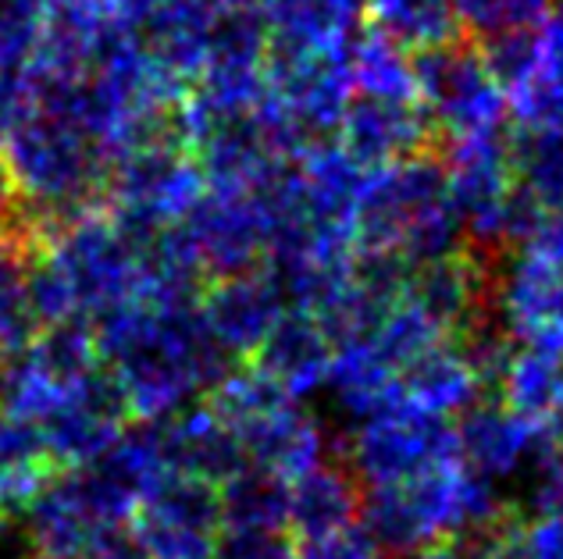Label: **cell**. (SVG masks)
I'll return each mask as SVG.
<instances>
[{"label": "cell", "mask_w": 563, "mask_h": 559, "mask_svg": "<svg viewBox=\"0 0 563 559\" xmlns=\"http://www.w3.org/2000/svg\"><path fill=\"white\" fill-rule=\"evenodd\" d=\"M100 364L118 381L129 421L161 424L179 414L229 371L225 357L207 335L197 303H122L93 317Z\"/></svg>", "instance_id": "6da1fadb"}, {"label": "cell", "mask_w": 563, "mask_h": 559, "mask_svg": "<svg viewBox=\"0 0 563 559\" xmlns=\"http://www.w3.org/2000/svg\"><path fill=\"white\" fill-rule=\"evenodd\" d=\"M461 239L464 222L435 154L367 168L357 211H353L357 254L399 257L413 268L421 260L456 254Z\"/></svg>", "instance_id": "7a4b0ae2"}, {"label": "cell", "mask_w": 563, "mask_h": 559, "mask_svg": "<svg viewBox=\"0 0 563 559\" xmlns=\"http://www.w3.org/2000/svg\"><path fill=\"white\" fill-rule=\"evenodd\" d=\"M503 517L493 481L461 460L439 463L418 478L361 489L357 527L385 556H413L442 538H464Z\"/></svg>", "instance_id": "3957f363"}, {"label": "cell", "mask_w": 563, "mask_h": 559, "mask_svg": "<svg viewBox=\"0 0 563 559\" xmlns=\"http://www.w3.org/2000/svg\"><path fill=\"white\" fill-rule=\"evenodd\" d=\"M0 157H4L22 203L40 217L57 222L86 203L103 200L108 165L90 136L62 114H25L8 132Z\"/></svg>", "instance_id": "277c9868"}, {"label": "cell", "mask_w": 563, "mask_h": 559, "mask_svg": "<svg viewBox=\"0 0 563 559\" xmlns=\"http://www.w3.org/2000/svg\"><path fill=\"white\" fill-rule=\"evenodd\" d=\"M33 239L36 249H47L62 264L82 317L143 300V249L118 228L103 200L57 222L33 214Z\"/></svg>", "instance_id": "5b68a950"}, {"label": "cell", "mask_w": 563, "mask_h": 559, "mask_svg": "<svg viewBox=\"0 0 563 559\" xmlns=\"http://www.w3.org/2000/svg\"><path fill=\"white\" fill-rule=\"evenodd\" d=\"M203 193L207 179L197 157L175 136L132 146L103 175V203L136 246L161 228L179 225Z\"/></svg>", "instance_id": "8992f818"}, {"label": "cell", "mask_w": 563, "mask_h": 559, "mask_svg": "<svg viewBox=\"0 0 563 559\" xmlns=\"http://www.w3.org/2000/svg\"><path fill=\"white\" fill-rule=\"evenodd\" d=\"M410 68L418 104L424 108L435 136L461 139L507 125V93L493 79L474 40L461 36L442 47L410 54Z\"/></svg>", "instance_id": "52a82bcc"}, {"label": "cell", "mask_w": 563, "mask_h": 559, "mask_svg": "<svg viewBox=\"0 0 563 559\" xmlns=\"http://www.w3.org/2000/svg\"><path fill=\"white\" fill-rule=\"evenodd\" d=\"M450 460H461L453 421L396 400L361 421L346 467L361 481V489H382Z\"/></svg>", "instance_id": "ba28073f"}, {"label": "cell", "mask_w": 563, "mask_h": 559, "mask_svg": "<svg viewBox=\"0 0 563 559\" xmlns=\"http://www.w3.org/2000/svg\"><path fill=\"white\" fill-rule=\"evenodd\" d=\"M29 546L51 559H76L97 535L125 527L132 506L93 467H62L22 513Z\"/></svg>", "instance_id": "9c48e42d"}, {"label": "cell", "mask_w": 563, "mask_h": 559, "mask_svg": "<svg viewBox=\"0 0 563 559\" xmlns=\"http://www.w3.org/2000/svg\"><path fill=\"white\" fill-rule=\"evenodd\" d=\"M439 160L446 171L450 197L461 211L464 235H474L482 246H503V217L517 189L510 132L493 128L446 139Z\"/></svg>", "instance_id": "30bf717a"}, {"label": "cell", "mask_w": 563, "mask_h": 559, "mask_svg": "<svg viewBox=\"0 0 563 559\" xmlns=\"http://www.w3.org/2000/svg\"><path fill=\"white\" fill-rule=\"evenodd\" d=\"M125 527L146 559H211L221 535L218 484L168 474Z\"/></svg>", "instance_id": "8fae6325"}, {"label": "cell", "mask_w": 563, "mask_h": 559, "mask_svg": "<svg viewBox=\"0 0 563 559\" xmlns=\"http://www.w3.org/2000/svg\"><path fill=\"white\" fill-rule=\"evenodd\" d=\"M264 76H268V97L303 132L307 143L329 139V132H335L339 118H343L353 97L346 51L318 54L268 47Z\"/></svg>", "instance_id": "7c38bea8"}, {"label": "cell", "mask_w": 563, "mask_h": 559, "mask_svg": "<svg viewBox=\"0 0 563 559\" xmlns=\"http://www.w3.org/2000/svg\"><path fill=\"white\" fill-rule=\"evenodd\" d=\"M183 228L207 278L257 268L268 246V222L250 189H207Z\"/></svg>", "instance_id": "4fadbf2b"}, {"label": "cell", "mask_w": 563, "mask_h": 559, "mask_svg": "<svg viewBox=\"0 0 563 559\" xmlns=\"http://www.w3.org/2000/svg\"><path fill=\"white\" fill-rule=\"evenodd\" d=\"M282 311H286V297L272 271L261 268L207 278L197 300V314L211 343L232 360L254 357Z\"/></svg>", "instance_id": "5bb4252c"}, {"label": "cell", "mask_w": 563, "mask_h": 559, "mask_svg": "<svg viewBox=\"0 0 563 559\" xmlns=\"http://www.w3.org/2000/svg\"><path fill=\"white\" fill-rule=\"evenodd\" d=\"M129 424V410L108 367H93L68 389L62 406L40 424L51 460L62 467H86L108 449Z\"/></svg>", "instance_id": "9a60e30c"}, {"label": "cell", "mask_w": 563, "mask_h": 559, "mask_svg": "<svg viewBox=\"0 0 563 559\" xmlns=\"http://www.w3.org/2000/svg\"><path fill=\"white\" fill-rule=\"evenodd\" d=\"M435 139V128L418 100L353 93L335 125V143L361 168H382L393 160L428 154Z\"/></svg>", "instance_id": "2e32d148"}, {"label": "cell", "mask_w": 563, "mask_h": 559, "mask_svg": "<svg viewBox=\"0 0 563 559\" xmlns=\"http://www.w3.org/2000/svg\"><path fill=\"white\" fill-rule=\"evenodd\" d=\"M453 432L461 463L485 481H499L517 474L536 446L556 428H542L521 417L496 395V400H474L464 414H456Z\"/></svg>", "instance_id": "e0dca14e"}, {"label": "cell", "mask_w": 563, "mask_h": 559, "mask_svg": "<svg viewBox=\"0 0 563 559\" xmlns=\"http://www.w3.org/2000/svg\"><path fill=\"white\" fill-rule=\"evenodd\" d=\"M118 33L103 0H43L33 65L43 76H86Z\"/></svg>", "instance_id": "ac0fdd59"}, {"label": "cell", "mask_w": 563, "mask_h": 559, "mask_svg": "<svg viewBox=\"0 0 563 559\" xmlns=\"http://www.w3.org/2000/svg\"><path fill=\"white\" fill-rule=\"evenodd\" d=\"M161 443L172 474L200 478L218 489L246 467L240 438L207 403H186L179 414L161 421Z\"/></svg>", "instance_id": "d6986e66"}, {"label": "cell", "mask_w": 563, "mask_h": 559, "mask_svg": "<svg viewBox=\"0 0 563 559\" xmlns=\"http://www.w3.org/2000/svg\"><path fill=\"white\" fill-rule=\"evenodd\" d=\"M332 349V338L324 335L314 317L307 311H296V306H286L272 332L264 335L257 353L250 357V364H257L289 400L300 403L307 392L324 385Z\"/></svg>", "instance_id": "ffe728a7"}, {"label": "cell", "mask_w": 563, "mask_h": 559, "mask_svg": "<svg viewBox=\"0 0 563 559\" xmlns=\"http://www.w3.org/2000/svg\"><path fill=\"white\" fill-rule=\"evenodd\" d=\"M235 438H240L250 467L268 470L282 481L300 478L303 470L324 460V435L318 421H310L296 400H286L246 421L243 428H235Z\"/></svg>", "instance_id": "44dd1931"}, {"label": "cell", "mask_w": 563, "mask_h": 559, "mask_svg": "<svg viewBox=\"0 0 563 559\" xmlns=\"http://www.w3.org/2000/svg\"><path fill=\"white\" fill-rule=\"evenodd\" d=\"M361 513V481L343 463L321 460L300 478L289 481V513L286 532L300 546V541H318L357 527Z\"/></svg>", "instance_id": "7402d4cb"}, {"label": "cell", "mask_w": 563, "mask_h": 559, "mask_svg": "<svg viewBox=\"0 0 563 559\" xmlns=\"http://www.w3.org/2000/svg\"><path fill=\"white\" fill-rule=\"evenodd\" d=\"M268 47L343 54L364 29V0H264Z\"/></svg>", "instance_id": "603a6c76"}, {"label": "cell", "mask_w": 563, "mask_h": 559, "mask_svg": "<svg viewBox=\"0 0 563 559\" xmlns=\"http://www.w3.org/2000/svg\"><path fill=\"white\" fill-rule=\"evenodd\" d=\"M404 297L432 314L453 335L474 311H482L485 300L482 260H474L467 249H456V254L413 264L407 271Z\"/></svg>", "instance_id": "cb8c5ba5"}, {"label": "cell", "mask_w": 563, "mask_h": 559, "mask_svg": "<svg viewBox=\"0 0 563 559\" xmlns=\"http://www.w3.org/2000/svg\"><path fill=\"white\" fill-rule=\"evenodd\" d=\"M399 400L453 421L474 400H482V381L450 335L399 371Z\"/></svg>", "instance_id": "d4e9b609"}, {"label": "cell", "mask_w": 563, "mask_h": 559, "mask_svg": "<svg viewBox=\"0 0 563 559\" xmlns=\"http://www.w3.org/2000/svg\"><path fill=\"white\" fill-rule=\"evenodd\" d=\"M218 14V0H161L151 22L140 29V40L168 71L192 82L207 62Z\"/></svg>", "instance_id": "484cf974"}, {"label": "cell", "mask_w": 563, "mask_h": 559, "mask_svg": "<svg viewBox=\"0 0 563 559\" xmlns=\"http://www.w3.org/2000/svg\"><path fill=\"white\" fill-rule=\"evenodd\" d=\"M57 474L40 424L0 417V521H22L29 503Z\"/></svg>", "instance_id": "4316f807"}, {"label": "cell", "mask_w": 563, "mask_h": 559, "mask_svg": "<svg viewBox=\"0 0 563 559\" xmlns=\"http://www.w3.org/2000/svg\"><path fill=\"white\" fill-rule=\"evenodd\" d=\"M364 25L407 54L432 51L464 36L450 0H364Z\"/></svg>", "instance_id": "83f0119b"}, {"label": "cell", "mask_w": 563, "mask_h": 559, "mask_svg": "<svg viewBox=\"0 0 563 559\" xmlns=\"http://www.w3.org/2000/svg\"><path fill=\"white\" fill-rule=\"evenodd\" d=\"M324 385L335 392L339 406H346L353 417H367L375 410L399 400V374L385 364L375 346L364 338H350L332 349L329 378Z\"/></svg>", "instance_id": "f1b7e54d"}, {"label": "cell", "mask_w": 563, "mask_h": 559, "mask_svg": "<svg viewBox=\"0 0 563 559\" xmlns=\"http://www.w3.org/2000/svg\"><path fill=\"white\" fill-rule=\"evenodd\" d=\"M33 249L36 246L25 214V228L0 235V364L22 353L29 338L36 335V321L25 303V271Z\"/></svg>", "instance_id": "f546056e"}, {"label": "cell", "mask_w": 563, "mask_h": 559, "mask_svg": "<svg viewBox=\"0 0 563 559\" xmlns=\"http://www.w3.org/2000/svg\"><path fill=\"white\" fill-rule=\"evenodd\" d=\"M221 527H261V532H286L289 481H282L261 467H243L218 489Z\"/></svg>", "instance_id": "4dcf8cb0"}, {"label": "cell", "mask_w": 563, "mask_h": 559, "mask_svg": "<svg viewBox=\"0 0 563 559\" xmlns=\"http://www.w3.org/2000/svg\"><path fill=\"white\" fill-rule=\"evenodd\" d=\"M514 168L521 189L550 214H563V128L521 125L510 132Z\"/></svg>", "instance_id": "1f68e13d"}, {"label": "cell", "mask_w": 563, "mask_h": 559, "mask_svg": "<svg viewBox=\"0 0 563 559\" xmlns=\"http://www.w3.org/2000/svg\"><path fill=\"white\" fill-rule=\"evenodd\" d=\"M560 371L563 360L545 357V353L517 346L499 378V400L521 417L542 424V428H556V400H560Z\"/></svg>", "instance_id": "d6a6232c"}, {"label": "cell", "mask_w": 563, "mask_h": 559, "mask_svg": "<svg viewBox=\"0 0 563 559\" xmlns=\"http://www.w3.org/2000/svg\"><path fill=\"white\" fill-rule=\"evenodd\" d=\"M346 65L353 79V93L367 97H393V100H418L413 90L410 54L399 51L375 29H361L346 47Z\"/></svg>", "instance_id": "836d02e7"}, {"label": "cell", "mask_w": 563, "mask_h": 559, "mask_svg": "<svg viewBox=\"0 0 563 559\" xmlns=\"http://www.w3.org/2000/svg\"><path fill=\"white\" fill-rule=\"evenodd\" d=\"M442 338H450V332L407 297H399L389 311L378 317V325L367 332V343L375 346V353L396 374L404 371L407 364L418 360L421 353L439 346Z\"/></svg>", "instance_id": "e575fe53"}, {"label": "cell", "mask_w": 563, "mask_h": 559, "mask_svg": "<svg viewBox=\"0 0 563 559\" xmlns=\"http://www.w3.org/2000/svg\"><path fill=\"white\" fill-rule=\"evenodd\" d=\"M478 43L493 79L503 86V93H517L531 82L539 71V33L536 29H503V33H488Z\"/></svg>", "instance_id": "d590c367"}, {"label": "cell", "mask_w": 563, "mask_h": 559, "mask_svg": "<svg viewBox=\"0 0 563 559\" xmlns=\"http://www.w3.org/2000/svg\"><path fill=\"white\" fill-rule=\"evenodd\" d=\"M521 470H528L525 499L531 517H563V435H545Z\"/></svg>", "instance_id": "8d00e7d4"}, {"label": "cell", "mask_w": 563, "mask_h": 559, "mask_svg": "<svg viewBox=\"0 0 563 559\" xmlns=\"http://www.w3.org/2000/svg\"><path fill=\"white\" fill-rule=\"evenodd\" d=\"M553 4L556 0H478L464 33H471V40H482L488 33H503V29H539L550 19Z\"/></svg>", "instance_id": "74e56055"}, {"label": "cell", "mask_w": 563, "mask_h": 559, "mask_svg": "<svg viewBox=\"0 0 563 559\" xmlns=\"http://www.w3.org/2000/svg\"><path fill=\"white\" fill-rule=\"evenodd\" d=\"M296 541L289 532H261V527H221L211 559H292Z\"/></svg>", "instance_id": "f35d334b"}, {"label": "cell", "mask_w": 563, "mask_h": 559, "mask_svg": "<svg viewBox=\"0 0 563 559\" xmlns=\"http://www.w3.org/2000/svg\"><path fill=\"white\" fill-rule=\"evenodd\" d=\"M33 111H36V79L29 65L0 71V146H4L8 132Z\"/></svg>", "instance_id": "ab89813d"}, {"label": "cell", "mask_w": 563, "mask_h": 559, "mask_svg": "<svg viewBox=\"0 0 563 559\" xmlns=\"http://www.w3.org/2000/svg\"><path fill=\"white\" fill-rule=\"evenodd\" d=\"M517 556L521 559H563V517L517 521Z\"/></svg>", "instance_id": "60d3db41"}, {"label": "cell", "mask_w": 563, "mask_h": 559, "mask_svg": "<svg viewBox=\"0 0 563 559\" xmlns=\"http://www.w3.org/2000/svg\"><path fill=\"white\" fill-rule=\"evenodd\" d=\"M292 559H378V549L367 541L361 527H346V532L318 538V541H300Z\"/></svg>", "instance_id": "b9f144b4"}, {"label": "cell", "mask_w": 563, "mask_h": 559, "mask_svg": "<svg viewBox=\"0 0 563 559\" xmlns=\"http://www.w3.org/2000/svg\"><path fill=\"white\" fill-rule=\"evenodd\" d=\"M76 559H146L140 546L132 541L129 527H114V532L97 535Z\"/></svg>", "instance_id": "7bdbcfd3"}, {"label": "cell", "mask_w": 563, "mask_h": 559, "mask_svg": "<svg viewBox=\"0 0 563 559\" xmlns=\"http://www.w3.org/2000/svg\"><path fill=\"white\" fill-rule=\"evenodd\" d=\"M19 228H25V203L19 197V189H14L4 157H0V235L19 232Z\"/></svg>", "instance_id": "ee69618b"}, {"label": "cell", "mask_w": 563, "mask_h": 559, "mask_svg": "<svg viewBox=\"0 0 563 559\" xmlns=\"http://www.w3.org/2000/svg\"><path fill=\"white\" fill-rule=\"evenodd\" d=\"M103 8H108L111 22L118 29H125V33H136L151 22V14L161 8V0H103Z\"/></svg>", "instance_id": "f6af8a7d"}, {"label": "cell", "mask_w": 563, "mask_h": 559, "mask_svg": "<svg viewBox=\"0 0 563 559\" xmlns=\"http://www.w3.org/2000/svg\"><path fill=\"white\" fill-rule=\"evenodd\" d=\"M407 559H478V552H474L464 538H442L435 546H424L421 552H413Z\"/></svg>", "instance_id": "bcb514c9"}, {"label": "cell", "mask_w": 563, "mask_h": 559, "mask_svg": "<svg viewBox=\"0 0 563 559\" xmlns=\"http://www.w3.org/2000/svg\"><path fill=\"white\" fill-rule=\"evenodd\" d=\"M225 11H261L264 0H218Z\"/></svg>", "instance_id": "7dc6e473"}, {"label": "cell", "mask_w": 563, "mask_h": 559, "mask_svg": "<svg viewBox=\"0 0 563 559\" xmlns=\"http://www.w3.org/2000/svg\"><path fill=\"white\" fill-rule=\"evenodd\" d=\"M556 432L563 435V371H560V400H556Z\"/></svg>", "instance_id": "c3c4849f"}, {"label": "cell", "mask_w": 563, "mask_h": 559, "mask_svg": "<svg viewBox=\"0 0 563 559\" xmlns=\"http://www.w3.org/2000/svg\"><path fill=\"white\" fill-rule=\"evenodd\" d=\"M19 559H51V556H43V552H36V549H29V552L19 556Z\"/></svg>", "instance_id": "681fc988"}]
</instances>
